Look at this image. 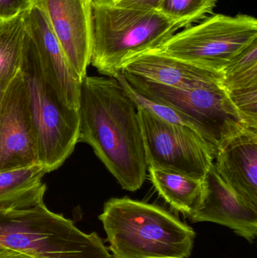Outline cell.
<instances>
[{
	"instance_id": "cell-15",
	"label": "cell",
	"mask_w": 257,
	"mask_h": 258,
	"mask_svg": "<svg viewBox=\"0 0 257 258\" xmlns=\"http://www.w3.org/2000/svg\"><path fill=\"white\" fill-rule=\"evenodd\" d=\"M149 177L159 195L175 210L189 218L200 209L205 195L204 180L148 167Z\"/></svg>"
},
{
	"instance_id": "cell-11",
	"label": "cell",
	"mask_w": 257,
	"mask_h": 258,
	"mask_svg": "<svg viewBox=\"0 0 257 258\" xmlns=\"http://www.w3.org/2000/svg\"><path fill=\"white\" fill-rule=\"evenodd\" d=\"M23 21L47 80L66 105L78 110L81 81L68 63L43 10L31 3L23 13Z\"/></svg>"
},
{
	"instance_id": "cell-7",
	"label": "cell",
	"mask_w": 257,
	"mask_h": 258,
	"mask_svg": "<svg viewBox=\"0 0 257 258\" xmlns=\"http://www.w3.org/2000/svg\"><path fill=\"white\" fill-rule=\"evenodd\" d=\"M257 39V20L247 15L217 14L174 34L158 48L161 52L222 72L228 63Z\"/></svg>"
},
{
	"instance_id": "cell-16",
	"label": "cell",
	"mask_w": 257,
	"mask_h": 258,
	"mask_svg": "<svg viewBox=\"0 0 257 258\" xmlns=\"http://www.w3.org/2000/svg\"><path fill=\"white\" fill-rule=\"evenodd\" d=\"M23 13L0 21V89L8 87L19 73L25 33Z\"/></svg>"
},
{
	"instance_id": "cell-3",
	"label": "cell",
	"mask_w": 257,
	"mask_h": 258,
	"mask_svg": "<svg viewBox=\"0 0 257 258\" xmlns=\"http://www.w3.org/2000/svg\"><path fill=\"white\" fill-rule=\"evenodd\" d=\"M113 258H189L194 230L156 205L113 198L99 216Z\"/></svg>"
},
{
	"instance_id": "cell-8",
	"label": "cell",
	"mask_w": 257,
	"mask_h": 258,
	"mask_svg": "<svg viewBox=\"0 0 257 258\" xmlns=\"http://www.w3.org/2000/svg\"><path fill=\"white\" fill-rule=\"evenodd\" d=\"M148 167L205 180L217 149L191 127L172 123L137 107Z\"/></svg>"
},
{
	"instance_id": "cell-19",
	"label": "cell",
	"mask_w": 257,
	"mask_h": 258,
	"mask_svg": "<svg viewBox=\"0 0 257 258\" xmlns=\"http://www.w3.org/2000/svg\"><path fill=\"white\" fill-rule=\"evenodd\" d=\"M48 173L42 164L0 171V198L41 183Z\"/></svg>"
},
{
	"instance_id": "cell-1",
	"label": "cell",
	"mask_w": 257,
	"mask_h": 258,
	"mask_svg": "<svg viewBox=\"0 0 257 258\" xmlns=\"http://www.w3.org/2000/svg\"><path fill=\"white\" fill-rule=\"evenodd\" d=\"M79 139L114 176L122 189L135 192L148 171L138 111L116 79L86 77L80 92Z\"/></svg>"
},
{
	"instance_id": "cell-22",
	"label": "cell",
	"mask_w": 257,
	"mask_h": 258,
	"mask_svg": "<svg viewBox=\"0 0 257 258\" xmlns=\"http://www.w3.org/2000/svg\"><path fill=\"white\" fill-rule=\"evenodd\" d=\"M115 4L122 7L140 10H156L162 0H113Z\"/></svg>"
},
{
	"instance_id": "cell-24",
	"label": "cell",
	"mask_w": 257,
	"mask_h": 258,
	"mask_svg": "<svg viewBox=\"0 0 257 258\" xmlns=\"http://www.w3.org/2000/svg\"><path fill=\"white\" fill-rule=\"evenodd\" d=\"M8 87H9V86H8ZM8 87L1 88V89H0V107H1L2 102H3V98H4L5 94H6Z\"/></svg>"
},
{
	"instance_id": "cell-12",
	"label": "cell",
	"mask_w": 257,
	"mask_h": 258,
	"mask_svg": "<svg viewBox=\"0 0 257 258\" xmlns=\"http://www.w3.org/2000/svg\"><path fill=\"white\" fill-rule=\"evenodd\" d=\"M205 195L200 209L189 219L229 227L252 242L257 235V209L243 201L223 181L211 165L205 180Z\"/></svg>"
},
{
	"instance_id": "cell-14",
	"label": "cell",
	"mask_w": 257,
	"mask_h": 258,
	"mask_svg": "<svg viewBox=\"0 0 257 258\" xmlns=\"http://www.w3.org/2000/svg\"><path fill=\"white\" fill-rule=\"evenodd\" d=\"M121 73L174 89L221 83L223 80V73L220 71L172 57L157 49L149 50L131 57L125 62Z\"/></svg>"
},
{
	"instance_id": "cell-10",
	"label": "cell",
	"mask_w": 257,
	"mask_h": 258,
	"mask_svg": "<svg viewBox=\"0 0 257 258\" xmlns=\"http://www.w3.org/2000/svg\"><path fill=\"white\" fill-rule=\"evenodd\" d=\"M93 0H31L43 10L71 68L81 82L91 63Z\"/></svg>"
},
{
	"instance_id": "cell-17",
	"label": "cell",
	"mask_w": 257,
	"mask_h": 258,
	"mask_svg": "<svg viewBox=\"0 0 257 258\" xmlns=\"http://www.w3.org/2000/svg\"><path fill=\"white\" fill-rule=\"evenodd\" d=\"M222 73L221 85L226 92L257 86V39L238 53Z\"/></svg>"
},
{
	"instance_id": "cell-4",
	"label": "cell",
	"mask_w": 257,
	"mask_h": 258,
	"mask_svg": "<svg viewBox=\"0 0 257 258\" xmlns=\"http://www.w3.org/2000/svg\"><path fill=\"white\" fill-rule=\"evenodd\" d=\"M187 28L156 10L129 9L113 0L92 1L91 63L115 78L131 57L158 48L179 29Z\"/></svg>"
},
{
	"instance_id": "cell-18",
	"label": "cell",
	"mask_w": 257,
	"mask_h": 258,
	"mask_svg": "<svg viewBox=\"0 0 257 258\" xmlns=\"http://www.w3.org/2000/svg\"><path fill=\"white\" fill-rule=\"evenodd\" d=\"M216 4L217 0H162L158 11L188 27L212 13Z\"/></svg>"
},
{
	"instance_id": "cell-6",
	"label": "cell",
	"mask_w": 257,
	"mask_h": 258,
	"mask_svg": "<svg viewBox=\"0 0 257 258\" xmlns=\"http://www.w3.org/2000/svg\"><path fill=\"white\" fill-rule=\"evenodd\" d=\"M122 75L137 93L168 106L182 115L217 149L225 141L248 127L221 83L174 89L154 84L129 74Z\"/></svg>"
},
{
	"instance_id": "cell-20",
	"label": "cell",
	"mask_w": 257,
	"mask_h": 258,
	"mask_svg": "<svg viewBox=\"0 0 257 258\" xmlns=\"http://www.w3.org/2000/svg\"><path fill=\"white\" fill-rule=\"evenodd\" d=\"M227 94L244 123L257 128V86Z\"/></svg>"
},
{
	"instance_id": "cell-23",
	"label": "cell",
	"mask_w": 257,
	"mask_h": 258,
	"mask_svg": "<svg viewBox=\"0 0 257 258\" xmlns=\"http://www.w3.org/2000/svg\"><path fill=\"white\" fill-rule=\"evenodd\" d=\"M0 258H36L20 251L8 248H0Z\"/></svg>"
},
{
	"instance_id": "cell-21",
	"label": "cell",
	"mask_w": 257,
	"mask_h": 258,
	"mask_svg": "<svg viewBox=\"0 0 257 258\" xmlns=\"http://www.w3.org/2000/svg\"><path fill=\"white\" fill-rule=\"evenodd\" d=\"M30 6L31 0H0V21L18 16Z\"/></svg>"
},
{
	"instance_id": "cell-5",
	"label": "cell",
	"mask_w": 257,
	"mask_h": 258,
	"mask_svg": "<svg viewBox=\"0 0 257 258\" xmlns=\"http://www.w3.org/2000/svg\"><path fill=\"white\" fill-rule=\"evenodd\" d=\"M20 73L37 136L39 162L51 172L63 165L78 142V110L66 105L50 84L36 47L26 31Z\"/></svg>"
},
{
	"instance_id": "cell-13",
	"label": "cell",
	"mask_w": 257,
	"mask_h": 258,
	"mask_svg": "<svg viewBox=\"0 0 257 258\" xmlns=\"http://www.w3.org/2000/svg\"><path fill=\"white\" fill-rule=\"evenodd\" d=\"M214 166L243 201L257 209V128H247L217 149Z\"/></svg>"
},
{
	"instance_id": "cell-9",
	"label": "cell",
	"mask_w": 257,
	"mask_h": 258,
	"mask_svg": "<svg viewBox=\"0 0 257 258\" xmlns=\"http://www.w3.org/2000/svg\"><path fill=\"white\" fill-rule=\"evenodd\" d=\"M40 164L37 136L18 73L0 107V171Z\"/></svg>"
},
{
	"instance_id": "cell-2",
	"label": "cell",
	"mask_w": 257,
	"mask_h": 258,
	"mask_svg": "<svg viewBox=\"0 0 257 258\" xmlns=\"http://www.w3.org/2000/svg\"><path fill=\"white\" fill-rule=\"evenodd\" d=\"M46 188L41 182L0 198V248L36 258H113L96 233L47 208Z\"/></svg>"
}]
</instances>
